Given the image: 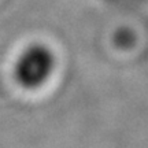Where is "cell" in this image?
<instances>
[{
    "label": "cell",
    "mask_w": 148,
    "mask_h": 148,
    "mask_svg": "<svg viewBox=\"0 0 148 148\" xmlns=\"http://www.w3.org/2000/svg\"><path fill=\"white\" fill-rule=\"evenodd\" d=\"M55 67V55L45 44L27 45L14 64L15 81L25 89H36L45 84Z\"/></svg>",
    "instance_id": "1"
}]
</instances>
